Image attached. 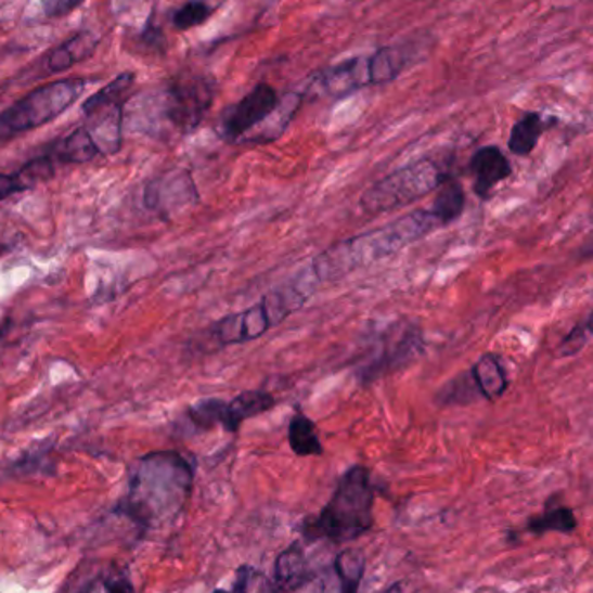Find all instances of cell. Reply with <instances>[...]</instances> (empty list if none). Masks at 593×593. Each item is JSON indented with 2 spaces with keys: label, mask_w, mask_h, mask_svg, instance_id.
Segmentation results:
<instances>
[{
  "label": "cell",
  "mask_w": 593,
  "mask_h": 593,
  "mask_svg": "<svg viewBox=\"0 0 593 593\" xmlns=\"http://www.w3.org/2000/svg\"><path fill=\"white\" fill-rule=\"evenodd\" d=\"M465 207V191L455 178L447 179L439 186L430 212L438 217L442 225L456 221Z\"/></svg>",
  "instance_id": "obj_22"
},
{
  "label": "cell",
  "mask_w": 593,
  "mask_h": 593,
  "mask_svg": "<svg viewBox=\"0 0 593 593\" xmlns=\"http://www.w3.org/2000/svg\"><path fill=\"white\" fill-rule=\"evenodd\" d=\"M193 479V464L178 451L147 453L130 470L129 491L118 514L141 529L173 523L186 507Z\"/></svg>",
  "instance_id": "obj_1"
},
{
  "label": "cell",
  "mask_w": 593,
  "mask_h": 593,
  "mask_svg": "<svg viewBox=\"0 0 593 593\" xmlns=\"http://www.w3.org/2000/svg\"><path fill=\"white\" fill-rule=\"evenodd\" d=\"M144 199L150 208L160 212H173V210H182L190 205H195L199 195L190 173L181 170L152 182L147 186Z\"/></svg>",
  "instance_id": "obj_9"
},
{
  "label": "cell",
  "mask_w": 593,
  "mask_h": 593,
  "mask_svg": "<svg viewBox=\"0 0 593 593\" xmlns=\"http://www.w3.org/2000/svg\"><path fill=\"white\" fill-rule=\"evenodd\" d=\"M364 575V555L360 551H344L334 564L321 571L314 593H358Z\"/></svg>",
  "instance_id": "obj_11"
},
{
  "label": "cell",
  "mask_w": 593,
  "mask_h": 593,
  "mask_svg": "<svg viewBox=\"0 0 593 593\" xmlns=\"http://www.w3.org/2000/svg\"><path fill=\"white\" fill-rule=\"evenodd\" d=\"M318 575H321V571L312 569L308 554L297 542L292 543L288 549L278 555L276 564H274V585L280 592L291 593L302 589Z\"/></svg>",
  "instance_id": "obj_14"
},
{
  "label": "cell",
  "mask_w": 593,
  "mask_h": 593,
  "mask_svg": "<svg viewBox=\"0 0 593 593\" xmlns=\"http://www.w3.org/2000/svg\"><path fill=\"white\" fill-rule=\"evenodd\" d=\"M474 390H476L477 395H479V390H477L476 384H474L473 375H470V372L465 373V375H462V377L455 378V381L451 382V384H448L447 390H442V403H473L474 399H476L473 396Z\"/></svg>",
  "instance_id": "obj_30"
},
{
  "label": "cell",
  "mask_w": 593,
  "mask_h": 593,
  "mask_svg": "<svg viewBox=\"0 0 593 593\" xmlns=\"http://www.w3.org/2000/svg\"><path fill=\"white\" fill-rule=\"evenodd\" d=\"M470 375H473L479 395L488 401L502 398L503 392L507 390L508 381L505 370H503L499 358L491 352L482 356L481 360L474 364Z\"/></svg>",
  "instance_id": "obj_18"
},
{
  "label": "cell",
  "mask_w": 593,
  "mask_h": 593,
  "mask_svg": "<svg viewBox=\"0 0 593 593\" xmlns=\"http://www.w3.org/2000/svg\"><path fill=\"white\" fill-rule=\"evenodd\" d=\"M555 120H545L537 112L526 113L525 117L512 127L508 138V150L517 156H528L537 147L538 141L542 138L549 127L554 126Z\"/></svg>",
  "instance_id": "obj_19"
},
{
  "label": "cell",
  "mask_w": 593,
  "mask_h": 593,
  "mask_svg": "<svg viewBox=\"0 0 593 593\" xmlns=\"http://www.w3.org/2000/svg\"><path fill=\"white\" fill-rule=\"evenodd\" d=\"M450 178V173L444 172L436 162L425 158L396 170L364 191L361 207L372 216L398 210L439 190L442 182Z\"/></svg>",
  "instance_id": "obj_5"
},
{
  "label": "cell",
  "mask_w": 593,
  "mask_h": 593,
  "mask_svg": "<svg viewBox=\"0 0 593 593\" xmlns=\"http://www.w3.org/2000/svg\"><path fill=\"white\" fill-rule=\"evenodd\" d=\"M366 66V60H351L343 65L335 66L326 74H323V87L330 94L343 95L346 92L354 91L358 87L369 83V78L361 75V69Z\"/></svg>",
  "instance_id": "obj_21"
},
{
  "label": "cell",
  "mask_w": 593,
  "mask_h": 593,
  "mask_svg": "<svg viewBox=\"0 0 593 593\" xmlns=\"http://www.w3.org/2000/svg\"><path fill=\"white\" fill-rule=\"evenodd\" d=\"M26 191L25 184L16 173H0V202H4L9 196L16 195Z\"/></svg>",
  "instance_id": "obj_33"
},
{
  "label": "cell",
  "mask_w": 593,
  "mask_h": 593,
  "mask_svg": "<svg viewBox=\"0 0 593 593\" xmlns=\"http://www.w3.org/2000/svg\"><path fill=\"white\" fill-rule=\"evenodd\" d=\"M212 16V8L202 0H190L173 13L172 23L179 30H190L195 26L204 25Z\"/></svg>",
  "instance_id": "obj_28"
},
{
  "label": "cell",
  "mask_w": 593,
  "mask_h": 593,
  "mask_svg": "<svg viewBox=\"0 0 593 593\" xmlns=\"http://www.w3.org/2000/svg\"><path fill=\"white\" fill-rule=\"evenodd\" d=\"M470 172L474 176V193L481 199H488L497 184L511 178L512 165L500 147L485 146L474 153Z\"/></svg>",
  "instance_id": "obj_13"
},
{
  "label": "cell",
  "mask_w": 593,
  "mask_h": 593,
  "mask_svg": "<svg viewBox=\"0 0 593 593\" xmlns=\"http://www.w3.org/2000/svg\"><path fill=\"white\" fill-rule=\"evenodd\" d=\"M212 593H231V592H228V590H216V592H212Z\"/></svg>",
  "instance_id": "obj_36"
},
{
  "label": "cell",
  "mask_w": 593,
  "mask_h": 593,
  "mask_svg": "<svg viewBox=\"0 0 593 593\" xmlns=\"http://www.w3.org/2000/svg\"><path fill=\"white\" fill-rule=\"evenodd\" d=\"M89 83L87 78H63L23 95L0 113V139L14 138L60 117L77 103Z\"/></svg>",
  "instance_id": "obj_4"
},
{
  "label": "cell",
  "mask_w": 593,
  "mask_h": 593,
  "mask_svg": "<svg viewBox=\"0 0 593 593\" xmlns=\"http://www.w3.org/2000/svg\"><path fill=\"white\" fill-rule=\"evenodd\" d=\"M403 68V57L398 51L390 48L378 49L373 56L366 60L369 83H387L398 77L399 69Z\"/></svg>",
  "instance_id": "obj_25"
},
{
  "label": "cell",
  "mask_w": 593,
  "mask_h": 593,
  "mask_svg": "<svg viewBox=\"0 0 593 593\" xmlns=\"http://www.w3.org/2000/svg\"><path fill=\"white\" fill-rule=\"evenodd\" d=\"M375 491L369 468L354 465L338 479L332 499L317 517L304 523L308 542L346 543L363 537L373 525Z\"/></svg>",
  "instance_id": "obj_3"
},
{
  "label": "cell",
  "mask_w": 593,
  "mask_h": 593,
  "mask_svg": "<svg viewBox=\"0 0 593 593\" xmlns=\"http://www.w3.org/2000/svg\"><path fill=\"white\" fill-rule=\"evenodd\" d=\"M280 104L276 91L268 83H259L242 101L225 109L221 120V134L236 141L248 130L265 124Z\"/></svg>",
  "instance_id": "obj_7"
},
{
  "label": "cell",
  "mask_w": 593,
  "mask_h": 593,
  "mask_svg": "<svg viewBox=\"0 0 593 593\" xmlns=\"http://www.w3.org/2000/svg\"><path fill=\"white\" fill-rule=\"evenodd\" d=\"M273 328L262 304H256L245 311L233 312L222 318L216 325V337L224 346L256 340L260 335Z\"/></svg>",
  "instance_id": "obj_10"
},
{
  "label": "cell",
  "mask_w": 593,
  "mask_h": 593,
  "mask_svg": "<svg viewBox=\"0 0 593 593\" xmlns=\"http://www.w3.org/2000/svg\"><path fill=\"white\" fill-rule=\"evenodd\" d=\"M593 335V314L586 318L583 323L572 328L571 334L564 338L563 346H560V352L566 356L577 354L581 347H585L589 343V338Z\"/></svg>",
  "instance_id": "obj_31"
},
{
  "label": "cell",
  "mask_w": 593,
  "mask_h": 593,
  "mask_svg": "<svg viewBox=\"0 0 593 593\" xmlns=\"http://www.w3.org/2000/svg\"><path fill=\"white\" fill-rule=\"evenodd\" d=\"M384 593H403V592H401V585H398V583H396V585L389 586V589H387L386 592Z\"/></svg>",
  "instance_id": "obj_35"
},
{
  "label": "cell",
  "mask_w": 593,
  "mask_h": 593,
  "mask_svg": "<svg viewBox=\"0 0 593 593\" xmlns=\"http://www.w3.org/2000/svg\"><path fill=\"white\" fill-rule=\"evenodd\" d=\"M214 101V82L205 77L176 78L167 91L165 117L179 132H191L204 120Z\"/></svg>",
  "instance_id": "obj_6"
},
{
  "label": "cell",
  "mask_w": 593,
  "mask_h": 593,
  "mask_svg": "<svg viewBox=\"0 0 593 593\" xmlns=\"http://www.w3.org/2000/svg\"><path fill=\"white\" fill-rule=\"evenodd\" d=\"M288 442L297 456L323 455V444L318 438L317 427L302 413H295L288 425Z\"/></svg>",
  "instance_id": "obj_23"
},
{
  "label": "cell",
  "mask_w": 593,
  "mask_h": 593,
  "mask_svg": "<svg viewBox=\"0 0 593 593\" xmlns=\"http://www.w3.org/2000/svg\"><path fill=\"white\" fill-rule=\"evenodd\" d=\"M100 39L92 31H78L74 37H69L66 42L57 46L54 51L49 52L48 68L51 74H61L80 61L87 60L98 48Z\"/></svg>",
  "instance_id": "obj_15"
},
{
  "label": "cell",
  "mask_w": 593,
  "mask_h": 593,
  "mask_svg": "<svg viewBox=\"0 0 593 593\" xmlns=\"http://www.w3.org/2000/svg\"><path fill=\"white\" fill-rule=\"evenodd\" d=\"M580 256L585 257V259L593 257V231L589 239L585 240V243H583V247L580 248Z\"/></svg>",
  "instance_id": "obj_34"
},
{
  "label": "cell",
  "mask_w": 593,
  "mask_h": 593,
  "mask_svg": "<svg viewBox=\"0 0 593 593\" xmlns=\"http://www.w3.org/2000/svg\"><path fill=\"white\" fill-rule=\"evenodd\" d=\"M273 581L252 566H240L234 580V593H278Z\"/></svg>",
  "instance_id": "obj_27"
},
{
  "label": "cell",
  "mask_w": 593,
  "mask_h": 593,
  "mask_svg": "<svg viewBox=\"0 0 593 593\" xmlns=\"http://www.w3.org/2000/svg\"><path fill=\"white\" fill-rule=\"evenodd\" d=\"M276 404V399L262 390H247L228 401V433H239L240 425L248 418L269 412Z\"/></svg>",
  "instance_id": "obj_17"
},
{
  "label": "cell",
  "mask_w": 593,
  "mask_h": 593,
  "mask_svg": "<svg viewBox=\"0 0 593 593\" xmlns=\"http://www.w3.org/2000/svg\"><path fill=\"white\" fill-rule=\"evenodd\" d=\"M17 176L22 179L26 190H31V188L49 181V179L54 176V160H52L49 155L34 158V160L28 162L25 167H22V170L17 172Z\"/></svg>",
  "instance_id": "obj_29"
},
{
  "label": "cell",
  "mask_w": 593,
  "mask_h": 593,
  "mask_svg": "<svg viewBox=\"0 0 593 593\" xmlns=\"http://www.w3.org/2000/svg\"><path fill=\"white\" fill-rule=\"evenodd\" d=\"M86 0H42V11L48 17H61L74 13Z\"/></svg>",
  "instance_id": "obj_32"
},
{
  "label": "cell",
  "mask_w": 593,
  "mask_h": 593,
  "mask_svg": "<svg viewBox=\"0 0 593 593\" xmlns=\"http://www.w3.org/2000/svg\"><path fill=\"white\" fill-rule=\"evenodd\" d=\"M188 418L202 430H210L214 427H222L225 430L230 421L228 401L219 398L198 399L188 408Z\"/></svg>",
  "instance_id": "obj_24"
},
{
  "label": "cell",
  "mask_w": 593,
  "mask_h": 593,
  "mask_svg": "<svg viewBox=\"0 0 593 593\" xmlns=\"http://www.w3.org/2000/svg\"><path fill=\"white\" fill-rule=\"evenodd\" d=\"M134 74L126 72V74L118 75L115 80L104 86L101 91L95 92L94 95H91L89 100L83 101L82 112H91L95 106L104 103H113V101H124V95L129 91L130 86L134 83Z\"/></svg>",
  "instance_id": "obj_26"
},
{
  "label": "cell",
  "mask_w": 593,
  "mask_h": 593,
  "mask_svg": "<svg viewBox=\"0 0 593 593\" xmlns=\"http://www.w3.org/2000/svg\"><path fill=\"white\" fill-rule=\"evenodd\" d=\"M87 130L100 147L101 155H113L121 146V120H124V101L100 104L91 112L83 113Z\"/></svg>",
  "instance_id": "obj_12"
},
{
  "label": "cell",
  "mask_w": 593,
  "mask_h": 593,
  "mask_svg": "<svg viewBox=\"0 0 593 593\" xmlns=\"http://www.w3.org/2000/svg\"><path fill=\"white\" fill-rule=\"evenodd\" d=\"M441 225L430 210H415L410 216L399 217L392 224L337 243L312 260V273L317 274L320 283L335 282L361 266L395 256L396 252L424 239Z\"/></svg>",
  "instance_id": "obj_2"
},
{
  "label": "cell",
  "mask_w": 593,
  "mask_h": 593,
  "mask_svg": "<svg viewBox=\"0 0 593 593\" xmlns=\"http://www.w3.org/2000/svg\"><path fill=\"white\" fill-rule=\"evenodd\" d=\"M101 155L100 147L87 127H78L52 147L51 158L61 164H86Z\"/></svg>",
  "instance_id": "obj_16"
},
{
  "label": "cell",
  "mask_w": 593,
  "mask_h": 593,
  "mask_svg": "<svg viewBox=\"0 0 593 593\" xmlns=\"http://www.w3.org/2000/svg\"><path fill=\"white\" fill-rule=\"evenodd\" d=\"M422 351H424V337H422L421 328L418 326H403L399 332H395V335L386 337L381 352L361 372V381H377L386 373L403 369L408 363H412Z\"/></svg>",
  "instance_id": "obj_8"
},
{
  "label": "cell",
  "mask_w": 593,
  "mask_h": 593,
  "mask_svg": "<svg viewBox=\"0 0 593 593\" xmlns=\"http://www.w3.org/2000/svg\"><path fill=\"white\" fill-rule=\"evenodd\" d=\"M578 529V519L572 508L564 505H552L546 503L545 511L540 516L529 517L526 523V531L533 534L563 533L569 534Z\"/></svg>",
  "instance_id": "obj_20"
}]
</instances>
